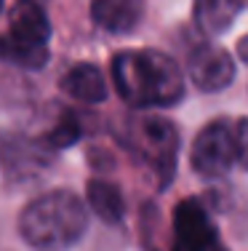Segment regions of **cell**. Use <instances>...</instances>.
Here are the masks:
<instances>
[{"instance_id":"30bf717a","label":"cell","mask_w":248,"mask_h":251,"mask_svg":"<svg viewBox=\"0 0 248 251\" xmlns=\"http://www.w3.org/2000/svg\"><path fill=\"white\" fill-rule=\"evenodd\" d=\"M246 0H195L192 3V19L200 32L205 35H222L232 27L235 16L243 11Z\"/></svg>"},{"instance_id":"8992f818","label":"cell","mask_w":248,"mask_h":251,"mask_svg":"<svg viewBox=\"0 0 248 251\" xmlns=\"http://www.w3.org/2000/svg\"><path fill=\"white\" fill-rule=\"evenodd\" d=\"M190 80L203 94L224 91L235 80V62L229 51H224L216 43H203L190 53Z\"/></svg>"},{"instance_id":"277c9868","label":"cell","mask_w":248,"mask_h":251,"mask_svg":"<svg viewBox=\"0 0 248 251\" xmlns=\"http://www.w3.org/2000/svg\"><path fill=\"white\" fill-rule=\"evenodd\" d=\"M192 171L203 179H219L238 163V126L229 121H211L195 136L190 152Z\"/></svg>"},{"instance_id":"5b68a950","label":"cell","mask_w":248,"mask_h":251,"mask_svg":"<svg viewBox=\"0 0 248 251\" xmlns=\"http://www.w3.org/2000/svg\"><path fill=\"white\" fill-rule=\"evenodd\" d=\"M174 251H222L216 230L205 208L195 198H184L174 211Z\"/></svg>"},{"instance_id":"52a82bcc","label":"cell","mask_w":248,"mask_h":251,"mask_svg":"<svg viewBox=\"0 0 248 251\" xmlns=\"http://www.w3.org/2000/svg\"><path fill=\"white\" fill-rule=\"evenodd\" d=\"M141 145H144V155L155 171L160 174V184L171 182L176 169V152H179V134H176L174 123L165 118H147L141 121Z\"/></svg>"},{"instance_id":"4fadbf2b","label":"cell","mask_w":248,"mask_h":251,"mask_svg":"<svg viewBox=\"0 0 248 251\" xmlns=\"http://www.w3.org/2000/svg\"><path fill=\"white\" fill-rule=\"evenodd\" d=\"M238 163L248 171V118L238 123Z\"/></svg>"},{"instance_id":"3957f363","label":"cell","mask_w":248,"mask_h":251,"mask_svg":"<svg viewBox=\"0 0 248 251\" xmlns=\"http://www.w3.org/2000/svg\"><path fill=\"white\" fill-rule=\"evenodd\" d=\"M51 22L43 5L32 0H19L11 11L8 32L0 35V59L38 70L48 59Z\"/></svg>"},{"instance_id":"9a60e30c","label":"cell","mask_w":248,"mask_h":251,"mask_svg":"<svg viewBox=\"0 0 248 251\" xmlns=\"http://www.w3.org/2000/svg\"><path fill=\"white\" fill-rule=\"evenodd\" d=\"M0 11H3V0H0Z\"/></svg>"},{"instance_id":"6da1fadb","label":"cell","mask_w":248,"mask_h":251,"mask_svg":"<svg viewBox=\"0 0 248 251\" xmlns=\"http://www.w3.org/2000/svg\"><path fill=\"white\" fill-rule=\"evenodd\" d=\"M115 91L134 107H174L184 99V77L168 53L158 49H128L110 64Z\"/></svg>"},{"instance_id":"ba28073f","label":"cell","mask_w":248,"mask_h":251,"mask_svg":"<svg viewBox=\"0 0 248 251\" xmlns=\"http://www.w3.org/2000/svg\"><path fill=\"white\" fill-rule=\"evenodd\" d=\"M144 14V0H91V19L96 27L112 35L136 29Z\"/></svg>"},{"instance_id":"7a4b0ae2","label":"cell","mask_w":248,"mask_h":251,"mask_svg":"<svg viewBox=\"0 0 248 251\" xmlns=\"http://www.w3.org/2000/svg\"><path fill=\"white\" fill-rule=\"evenodd\" d=\"M88 211L69 190H56L35 198L19 217L22 238L38 251H64L83 238Z\"/></svg>"},{"instance_id":"8fae6325","label":"cell","mask_w":248,"mask_h":251,"mask_svg":"<svg viewBox=\"0 0 248 251\" xmlns=\"http://www.w3.org/2000/svg\"><path fill=\"white\" fill-rule=\"evenodd\" d=\"M86 195H88V206L93 208V214L102 217L104 222L115 225V222H120V219L126 217V201H123V193L112 182L91 179Z\"/></svg>"},{"instance_id":"5bb4252c","label":"cell","mask_w":248,"mask_h":251,"mask_svg":"<svg viewBox=\"0 0 248 251\" xmlns=\"http://www.w3.org/2000/svg\"><path fill=\"white\" fill-rule=\"evenodd\" d=\"M32 3H45V0H32Z\"/></svg>"},{"instance_id":"9c48e42d","label":"cell","mask_w":248,"mask_h":251,"mask_svg":"<svg viewBox=\"0 0 248 251\" xmlns=\"http://www.w3.org/2000/svg\"><path fill=\"white\" fill-rule=\"evenodd\" d=\"M62 91L78 101L96 104V101L107 99V80H104L102 70L93 64H75L62 77Z\"/></svg>"},{"instance_id":"7c38bea8","label":"cell","mask_w":248,"mask_h":251,"mask_svg":"<svg viewBox=\"0 0 248 251\" xmlns=\"http://www.w3.org/2000/svg\"><path fill=\"white\" fill-rule=\"evenodd\" d=\"M80 136V126L75 121L72 112H64L62 121L54 126V131L48 134V145L51 147H69L72 142H78Z\"/></svg>"}]
</instances>
